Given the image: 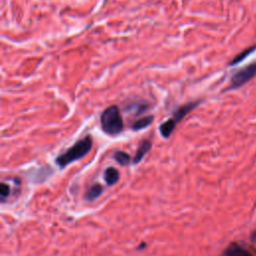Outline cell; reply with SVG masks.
<instances>
[{"mask_svg":"<svg viewBox=\"0 0 256 256\" xmlns=\"http://www.w3.org/2000/svg\"><path fill=\"white\" fill-rule=\"evenodd\" d=\"M93 145V140L90 135L85 136L82 139H79L74 145H72L69 149H67L65 152L60 154L55 162L57 165L61 168H64L68 164L83 158L85 155H87Z\"/></svg>","mask_w":256,"mask_h":256,"instance_id":"cell-1","label":"cell"},{"mask_svg":"<svg viewBox=\"0 0 256 256\" xmlns=\"http://www.w3.org/2000/svg\"><path fill=\"white\" fill-rule=\"evenodd\" d=\"M100 125L108 135H118L123 131L124 122L117 105H111L101 113Z\"/></svg>","mask_w":256,"mask_h":256,"instance_id":"cell-2","label":"cell"},{"mask_svg":"<svg viewBox=\"0 0 256 256\" xmlns=\"http://www.w3.org/2000/svg\"><path fill=\"white\" fill-rule=\"evenodd\" d=\"M256 75V61L238 70L230 79V85L227 90H232L241 87Z\"/></svg>","mask_w":256,"mask_h":256,"instance_id":"cell-3","label":"cell"},{"mask_svg":"<svg viewBox=\"0 0 256 256\" xmlns=\"http://www.w3.org/2000/svg\"><path fill=\"white\" fill-rule=\"evenodd\" d=\"M200 104V101H191L188 103H185L181 106H178L172 113V118L178 123L180 122L189 112H191L196 106Z\"/></svg>","mask_w":256,"mask_h":256,"instance_id":"cell-4","label":"cell"},{"mask_svg":"<svg viewBox=\"0 0 256 256\" xmlns=\"http://www.w3.org/2000/svg\"><path fill=\"white\" fill-rule=\"evenodd\" d=\"M151 146H152V143L149 140H143L140 143V145L138 146V149L133 158V163L134 164L139 163L144 158V156L147 154V152L151 149Z\"/></svg>","mask_w":256,"mask_h":256,"instance_id":"cell-5","label":"cell"},{"mask_svg":"<svg viewBox=\"0 0 256 256\" xmlns=\"http://www.w3.org/2000/svg\"><path fill=\"white\" fill-rule=\"evenodd\" d=\"M176 124H177V122L173 118H169V119L165 120L164 122H162L159 126V131H160V134L162 135V137H164V138L170 137L171 133L174 131V129L176 127Z\"/></svg>","mask_w":256,"mask_h":256,"instance_id":"cell-6","label":"cell"},{"mask_svg":"<svg viewBox=\"0 0 256 256\" xmlns=\"http://www.w3.org/2000/svg\"><path fill=\"white\" fill-rule=\"evenodd\" d=\"M154 121V116L153 115H147L144 117L139 118L138 120H136L132 125H131V129L133 131H139L142 130L144 128H147L150 124H152V122Z\"/></svg>","mask_w":256,"mask_h":256,"instance_id":"cell-7","label":"cell"},{"mask_svg":"<svg viewBox=\"0 0 256 256\" xmlns=\"http://www.w3.org/2000/svg\"><path fill=\"white\" fill-rule=\"evenodd\" d=\"M104 178H105V181L108 185H113L115 184L118 179H119V172L117 169L113 168V167H108L106 170H105V173H104Z\"/></svg>","mask_w":256,"mask_h":256,"instance_id":"cell-8","label":"cell"},{"mask_svg":"<svg viewBox=\"0 0 256 256\" xmlns=\"http://www.w3.org/2000/svg\"><path fill=\"white\" fill-rule=\"evenodd\" d=\"M226 256H252L247 250L241 248L238 245H231L225 252Z\"/></svg>","mask_w":256,"mask_h":256,"instance_id":"cell-9","label":"cell"},{"mask_svg":"<svg viewBox=\"0 0 256 256\" xmlns=\"http://www.w3.org/2000/svg\"><path fill=\"white\" fill-rule=\"evenodd\" d=\"M148 107H149V104H148L146 101L134 102V103H132L131 105L127 106V107L125 108V111H127V110H129V111L135 110L136 115H138V114H140V113H142V112L148 110Z\"/></svg>","mask_w":256,"mask_h":256,"instance_id":"cell-10","label":"cell"},{"mask_svg":"<svg viewBox=\"0 0 256 256\" xmlns=\"http://www.w3.org/2000/svg\"><path fill=\"white\" fill-rule=\"evenodd\" d=\"M114 159L120 164V165H127L128 163H130L131 158L130 156L124 152V151H116L113 155Z\"/></svg>","mask_w":256,"mask_h":256,"instance_id":"cell-11","label":"cell"},{"mask_svg":"<svg viewBox=\"0 0 256 256\" xmlns=\"http://www.w3.org/2000/svg\"><path fill=\"white\" fill-rule=\"evenodd\" d=\"M101 193H102V186L99 185V184H95V185H93V186L89 189V191H88V198H89L90 200L95 199V198H97Z\"/></svg>","mask_w":256,"mask_h":256,"instance_id":"cell-12","label":"cell"},{"mask_svg":"<svg viewBox=\"0 0 256 256\" xmlns=\"http://www.w3.org/2000/svg\"><path fill=\"white\" fill-rule=\"evenodd\" d=\"M256 47H253V48H250V49H247V50H245V51H243L242 53H240L239 55H237L232 61H231V63H230V65H235V64H237V63H239V62H241L242 60H244V58L245 57H247L250 53H251V51H253L254 49H255Z\"/></svg>","mask_w":256,"mask_h":256,"instance_id":"cell-13","label":"cell"},{"mask_svg":"<svg viewBox=\"0 0 256 256\" xmlns=\"http://www.w3.org/2000/svg\"><path fill=\"white\" fill-rule=\"evenodd\" d=\"M0 195H1L2 199H4L5 197H7L9 195V186L6 185L5 183H2L0 185Z\"/></svg>","mask_w":256,"mask_h":256,"instance_id":"cell-14","label":"cell"}]
</instances>
